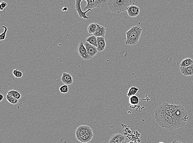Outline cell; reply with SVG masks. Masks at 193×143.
I'll return each instance as SVG.
<instances>
[{"instance_id":"ac0fdd59","label":"cell","mask_w":193,"mask_h":143,"mask_svg":"<svg viewBox=\"0 0 193 143\" xmlns=\"http://www.w3.org/2000/svg\"><path fill=\"white\" fill-rule=\"evenodd\" d=\"M86 41H87L89 44H92V45L95 46V47L97 48V38L96 36H95V35H93L89 36L86 39Z\"/></svg>"},{"instance_id":"7a4b0ae2","label":"cell","mask_w":193,"mask_h":143,"mask_svg":"<svg viewBox=\"0 0 193 143\" xmlns=\"http://www.w3.org/2000/svg\"><path fill=\"white\" fill-rule=\"evenodd\" d=\"M107 4L111 12L119 14L127 10L128 7L132 4V1L109 0Z\"/></svg>"},{"instance_id":"52a82bcc","label":"cell","mask_w":193,"mask_h":143,"mask_svg":"<svg viewBox=\"0 0 193 143\" xmlns=\"http://www.w3.org/2000/svg\"><path fill=\"white\" fill-rule=\"evenodd\" d=\"M87 1V4L86 6L84 8V10H92L96 7H100L105 3L106 2V0H84Z\"/></svg>"},{"instance_id":"8992f818","label":"cell","mask_w":193,"mask_h":143,"mask_svg":"<svg viewBox=\"0 0 193 143\" xmlns=\"http://www.w3.org/2000/svg\"><path fill=\"white\" fill-rule=\"evenodd\" d=\"M77 51L82 58L85 61L90 60L92 58V57L90 56L87 52V50L83 42L82 41L80 42L78 44L77 48Z\"/></svg>"},{"instance_id":"cb8c5ba5","label":"cell","mask_w":193,"mask_h":143,"mask_svg":"<svg viewBox=\"0 0 193 143\" xmlns=\"http://www.w3.org/2000/svg\"><path fill=\"white\" fill-rule=\"evenodd\" d=\"M59 91L61 93L66 94L69 92V87L66 84L60 86L59 89Z\"/></svg>"},{"instance_id":"30bf717a","label":"cell","mask_w":193,"mask_h":143,"mask_svg":"<svg viewBox=\"0 0 193 143\" xmlns=\"http://www.w3.org/2000/svg\"><path fill=\"white\" fill-rule=\"evenodd\" d=\"M169 104L166 102L161 104L158 106V108L156 109L154 112L164 113L172 116L173 114L170 110Z\"/></svg>"},{"instance_id":"4dcf8cb0","label":"cell","mask_w":193,"mask_h":143,"mask_svg":"<svg viewBox=\"0 0 193 143\" xmlns=\"http://www.w3.org/2000/svg\"><path fill=\"white\" fill-rule=\"evenodd\" d=\"M176 142L181 143V142H180V141H178V140H175L173 142V143H176Z\"/></svg>"},{"instance_id":"9c48e42d","label":"cell","mask_w":193,"mask_h":143,"mask_svg":"<svg viewBox=\"0 0 193 143\" xmlns=\"http://www.w3.org/2000/svg\"><path fill=\"white\" fill-rule=\"evenodd\" d=\"M109 143H126L125 137L120 133L113 134L109 139Z\"/></svg>"},{"instance_id":"1f68e13d","label":"cell","mask_w":193,"mask_h":143,"mask_svg":"<svg viewBox=\"0 0 193 143\" xmlns=\"http://www.w3.org/2000/svg\"><path fill=\"white\" fill-rule=\"evenodd\" d=\"M16 1H17V0H16Z\"/></svg>"},{"instance_id":"603a6c76","label":"cell","mask_w":193,"mask_h":143,"mask_svg":"<svg viewBox=\"0 0 193 143\" xmlns=\"http://www.w3.org/2000/svg\"><path fill=\"white\" fill-rule=\"evenodd\" d=\"M7 93L10 94L12 96L14 97V98L17 99L18 100L20 99L21 98V97H22L21 94L20 93H19L18 91H15V90H11V91H9Z\"/></svg>"},{"instance_id":"4fadbf2b","label":"cell","mask_w":193,"mask_h":143,"mask_svg":"<svg viewBox=\"0 0 193 143\" xmlns=\"http://www.w3.org/2000/svg\"><path fill=\"white\" fill-rule=\"evenodd\" d=\"M61 81L64 84L67 85H71L73 84V79L71 74L66 72H63L61 78Z\"/></svg>"},{"instance_id":"f1b7e54d","label":"cell","mask_w":193,"mask_h":143,"mask_svg":"<svg viewBox=\"0 0 193 143\" xmlns=\"http://www.w3.org/2000/svg\"><path fill=\"white\" fill-rule=\"evenodd\" d=\"M68 10V8L66 7H63L62 9V11L63 12H65V11H67Z\"/></svg>"},{"instance_id":"3957f363","label":"cell","mask_w":193,"mask_h":143,"mask_svg":"<svg viewBox=\"0 0 193 143\" xmlns=\"http://www.w3.org/2000/svg\"><path fill=\"white\" fill-rule=\"evenodd\" d=\"M77 139L81 142L86 143L91 141L94 137L93 130L87 125H81L75 131Z\"/></svg>"},{"instance_id":"7c38bea8","label":"cell","mask_w":193,"mask_h":143,"mask_svg":"<svg viewBox=\"0 0 193 143\" xmlns=\"http://www.w3.org/2000/svg\"><path fill=\"white\" fill-rule=\"evenodd\" d=\"M84 45L89 55L92 57V58L99 52L96 47L89 44L87 41L85 42Z\"/></svg>"},{"instance_id":"6da1fadb","label":"cell","mask_w":193,"mask_h":143,"mask_svg":"<svg viewBox=\"0 0 193 143\" xmlns=\"http://www.w3.org/2000/svg\"><path fill=\"white\" fill-rule=\"evenodd\" d=\"M154 114L156 121L163 128L173 130L182 127L172 116L160 112H154Z\"/></svg>"},{"instance_id":"44dd1931","label":"cell","mask_w":193,"mask_h":143,"mask_svg":"<svg viewBox=\"0 0 193 143\" xmlns=\"http://www.w3.org/2000/svg\"><path fill=\"white\" fill-rule=\"evenodd\" d=\"M97 28V26L96 23H92L90 25H89L88 27V31L89 34H94Z\"/></svg>"},{"instance_id":"9a60e30c","label":"cell","mask_w":193,"mask_h":143,"mask_svg":"<svg viewBox=\"0 0 193 143\" xmlns=\"http://www.w3.org/2000/svg\"><path fill=\"white\" fill-rule=\"evenodd\" d=\"M97 38L98 51L99 52L103 51L104 50L106 46L105 38L104 37H97Z\"/></svg>"},{"instance_id":"ba28073f","label":"cell","mask_w":193,"mask_h":143,"mask_svg":"<svg viewBox=\"0 0 193 143\" xmlns=\"http://www.w3.org/2000/svg\"><path fill=\"white\" fill-rule=\"evenodd\" d=\"M84 1V0H75V8L80 18H83L84 19H86L88 20L90 18V17H88L86 16V14L87 12L89 11H91L92 13H93V11L92 10H87L85 12H83L81 7V2L82 1Z\"/></svg>"},{"instance_id":"4316f807","label":"cell","mask_w":193,"mask_h":143,"mask_svg":"<svg viewBox=\"0 0 193 143\" xmlns=\"http://www.w3.org/2000/svg\"><path fill=\"white\" fill-rule=\"evenodd\" d=\"M23 76V73L21 71H20L19 69L17 71L16 74L14 76L15 78H22Z\"/></svg>"},{"instance_id":"7402d4cb","label":"cell","mask_w":193,"mask_h":143,"mask_svg":"<svg viewBox=\"0 0 193 143\" xmlns=\"http://www.w3.org/2000/svg\"><path fill=\"white\" fill-rule=\"evenodd\" d=\"M139 91V89L135 87H132L129 88L128 92L127 95L128 97L132 96L135 95L137 92Z\"/></svg>"},{"instance_id":"8fae6325","label":"cell","mask_w":193,"mask_h":143,"mask_svg":"<svg viewBox=\"0 0 193 143\" xmlns=\"http://www.w3.org/2000/svg\"><path fill=\"white\" fill-rule=\"evenodd\" d=\"M128 14L131 18H135L139 15L140 12V9L136 5H131L127 9Z\"/></svg>"},{"instance_id":"5bb4252c","label":"cell","mask_w":193,"mask_h":143,"mask_svg":"<svg viewBox=\"0 0 193 143\" xmlns=\"http://www.w3.org/2000/svg\"><path fill=\"white\" fill-rule=\"evenodd\" d=\"M97 28L96 32L94 33V35L96 37H104L105 36L106 33V30L104 27L100 25L99 24H97Z\"/></svg>"},{"instance_id":"2e32d148","label":"cell","mask_w":193,"mask_h":143,"mask_svg":"<svg viewBox=\"0 0 193 143\" xmlns=\"http://www.w3.org/2000/svg\"><path fill=\"white\" fill-rule=\"evenodd\" d=\"M181 73L186 76H193V64L191 66L184 68H180Z\"/></svg>"},{"instance_id":"5b68a950","label":"cell","mask_w":193,"mask_h":143,"mask_svg":"<svg viewBox=\"0 0 193 143\" xmlns=\"http://www.w3.org/2000/svg\"><path fill=\"white\" fill-rule=\"evenodd\" d=\"M172 117L182 127L186 125L189 119L187 111L184 106L180 104L176 105L173 113Z\"/></svg>"},{"instance_id":"d6986e66","label":"cell","mask_w":193,"mask_h":143,"mask_svg":"<svg viewBox=\"0 0 193 143\" xmlns=\"http://www.w3.org/2000/svg\"><path fill=\"white\" fill-rule=\"evenodd\" d=\"M6 99L10 103V104H17L19 102V100L15 98L14 97L12 96L10 94L7 93V94Z\"/></svg>"},{"instance_id":"f546056e","label":"cell","mask_w":193,"mask_h":143,"mask_svg":"<svg viewBox=\"0 0 193 143\" xmlns=\"http://www.w3.org/2000/svg\"><path fill=\"white\" fill-rule=\"evenodd\" d=\"M0 97H1V100H0V101H2L3 100V99L4 98V96L3 95H2L1 94H0Z\"/></svg>"},{"instance_id":"ffe728a7","label":"cell","mask_w":193,"mask_h":143,"mask_svg":"<svg viewBox=\"0 0 193 143\" xmlns=\"http://www.w3.org/2000/svg\"><path fill=\"white\" fill-rule=\"evenodd\" d=\"M140 101V99L137 96L134 95L129 97V102L131 105H136L138 104Z\"/></svg>"},{"instance_id":"484cf974","label":"cell","mask_w":193,"mask_h":143,"mask_svg":"<svg viewBox=\"0 0 193 143\" xmlns=\"http://www.w3.org/2000/svg\"><path fill=\"white\" fill-rule=\"evenodd\" d=\"M0 5H1V8H0V10L1 11H3V9L6 7L7 5V4L5 1H2L0 3Z\"/></svg>"},{"instance_id":"83f0119b","label":"cell","mask_w":193,"mask_h":143,"mask_svg":"<svg viewBox=\"0 0 193 143\" xmlns=\"http://www.w3.org/2000/svg\"><path fill=\"white\" fill-rule=\"evenodd\" d=\"M18 69H15L13 70V72H12V74H13V75L15 76L16 74V73H17V71H18Z\"/></svg>"},{"instance_id":"e0dca14e","label":"cell","mask_w":193,"mask_h":143,"mask_svg":"<svg viewBox=\"0 0 193 143\" xmlns=\"http://www.w3.org/2000/svg\"><path fill=\"white\" fill-rule=\"evenodd\" d=\"M193 64V60L192 58L187 57L183 59L180 64V68H184L191 66Z\"/></svg>"},{"instance_id":"277c9868","label":"cell","mask_w":193,"mask_h":143,"mask_svg":"<svg viewBox=\"0 0 193 143\" xmlns=\"http://www.w3.org/2000/svg\"><path fill=\"white\" fill-rule=\"evenodd\" d=\"M143 32V29L139 25L134 26L126 32V39L125 44L126 45L134 46L138 44Z\"/></svg>"},{"instance_id":"d4e9b609","label":"cell","mask_w":193,"mask_h":143,"mask_svg":"<svg viewBox=\"0 0 193 143\" xmlns=\"http://www.w3.org/2000/svg\"><path fill=\"white\" fill-rule=\"evenodd\" d=\"M2 27L4 29V31L0 35V41H3V40H4L5 39L7 32V28L6 27L3 26H2Z\"/></svg>"}]
</instances>
